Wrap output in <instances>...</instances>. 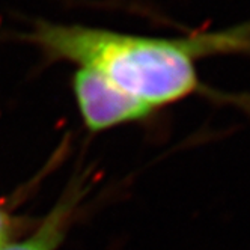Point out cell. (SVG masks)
Returning <instances> with one entry per match:
<instances>
[{
    "label": "cell",
    "instance_id": "3957f363",
    "mask_svg": "<svg viewBox=\"0 0 250 250\" xmlns=\"http://www.w3.org/2000/svg\"><path fill=\"white\" fill-rule=\"evenodd\" d=\"M66 212V207L56 209L35 235L23 241H14L2 250H53L62 237V226L65 225L63 217Z\"/></svg>",
    "mask_w": 250,
    "mask_h": 250
},
{
    "label": "cell",
    "instance_id": "6da1fadb",
    "mask_svg": "<svg viewBox=\"0 0 250 250\" xmlns=\"http://www.w3.org/2000/svg\"><path fill=\"white\" fill-rule=\"evenodd\" d=\"M27 40L50 61L92 69L152 110L198 87L196 40L173 41L50 21H38Z\"/></svg>",
    "mask_w": 250,
    "mask_h": 250
},
{
    "label": "cell",
    "instance_id": "277c9868",
    "mask_svg": "<svg viewBox=\"0 0 250 250\" xmlns=\"http://www.w3.org/2000/svg\"><path fill=\"white\" fill-rule=\"evenodd\" d=\"M19 226H20L19 220L12 217L5 209L0 208V250L14 243Z\"/></svg>",
    "mask_w": 250,
    "mask_h": 250
},
{
    "label": "cell",
    "instance_id": "5b68a950",
    "mask_svg": "<svg viewBox=\"0 0 250 250\" xmlns=\"http://www.w3.org/2000/svg\"><path fill=\"white\" fill-rule=\"evenodd\" d=\"M246 47H249V48H250V45H246Z\"/></svg>",
    "mask_w": 250,
    "mask_h": 250
},
{
    "label": "cell",
    "instance_id": "7a4b0ae2",
    "mask_svg": "<svg viewBox=\"0 0 250 250\" xmlns=\"http://www.w3.org/2000/svg\"><path fill=\"white\" fill-rule=\"evenodd\" d=\"M73 91L86 127L92 131L133 122L152 112L148 105L125 94L92 69L79 68L76 71Z\"/></svg>",
    "mask_w": 250,
    "mask_h": 250
}]
</instances>
